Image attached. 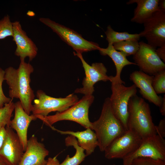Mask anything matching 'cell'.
Instances as JSON below:
<instances>
[{"instance_id":"9c48e42d","label":"cell","mask_w":165,"mask_h":165,"mask_svg":"<svg viewBox=\"0 0 165 165\" xmlns=\"http://www.w3.org/2000/svg\"><path fill=\"white\" fill-rule=\"evenodd\" d=\"M138 157H146L165 160V140L157 134L142 139L138 148L123 160V165H130Z\"/></svg>"},{"instance_id":"cb8c5ba5","label":"cell","mask_w":165,"mask_h":165,"mask_svg":"<svg viewBox=\"0 0 165 165\" xmlns=\"http://www.w3.org/2000/svg\"><path fill=\"white\" fill-rule=\"evenodd\" d=\"M14 105V103L12 101L0 108V128L7 126L10 127Z\"/></svg>"},{"instance_id":"83f0119b","label":"cell","mask_w":165,"mask_h":165,"mask_svg":"<svg viewBox=\"0 0 165 165\" xmlns=\"http://www.w3.org/2000/svg\"><path fill=\"white\" fill-rule=\"evenodd\" d=\"M5 70L0 67V108L4 106L5 104L9 103L13 99L6 97L4 94L2 89V84L4 80Z\"/></svg>"},{"instance_id":"836d02e7","label":"cell","mask_w":165,"mask_h":165,"mask_svg":"<svg viewBox=\"0 0 165 165\" xmlns=\"http://www.w3.org/2000/svg\"><path fill=\"white\" fill-rule=\"evenodd\" d=\"M159 7L160 9L165 11V0H159Z\"/></svg>"},{"instance_id":"d590c367","label":"cell","mask_w":165,"mask_h":165,"mask_svg":"<svg viewBox=\"0 0 165 165\" xmlns=\"http://www.w3.org/2000/svg\"><path fill=\"white\" fill-rule=\"evenodd\" d=\"M27 14L29 16H33L35 15V13L31 11H29L28 12Z\"/></svg>"},{"instance_id":"ffe728a7","label":"cell","mask_w":165,"mask_h":165,"mask_svg":"<svg viewBox=\"0 0 165 165\" xmlns=\"http://www.w3.org/2000/svg\"><path fill=\"white\" fill-rule=\"evenodd\" d=\"M100 54L103 56L108 55L113 61L116 69V74L115 76H110V78L120 83L125 84L121 78V74L123 68L129 65H136L134 62L128 61L123 53L116 50L113 44L108 43V47L105 48H101L99 50Z\"/></svg>"},{"instance_id":"ba28073f","label":"cell","mask_w":165,"mask_h":165,"mask_svg":"<svg viewBox=\"0 0 165 165\" xmlns=\"http://www.w3.org/2000/svg\"><path fill=\"white\" fill-rule=\"evenodd\" d=\"M142 140L135 131L128 129L107 147L104 151L105 157L108 160L123 159L138 148Z\"/></svg>"},{"instance_id":"8992f818","label":"cell","mask_w":165,"mask_h":165,"mask_svg":"<svg viewBox=\"0 0 165 165\" xmlns=\"http://www.w3.org/2000/svg\"><path fill=\"white\" fill-rule=\"evenodd\" d=\"M39 21L50 28L62 39L75 50L76 53H81L96 50L101 47L97 43L86 40L76 31L51 20L41 17Z\"/></svg>"},{"instance_id":"44dd1931","label":"cell","mask_w":165,"mask_h":165,"mask_svg":"<svg viewBox=\"0 0 165 165\" xmlns=\"http://www.w3.org/2000/svg\"><path fill=\"white\" fill-rule=\"evenodd\" d=\"M65 143L67 146H73L75 149V152L72 157L68 155L64 161L59 165H79L86 156L84 149L79 145L76 139L72 136L69 135L67 137Z\"/></svg>"},{"instance_id":"7402d4cb","label":"cell","mask_w":165,"mask_h":165,"mask_svg":"<svg viewBox=\"0 0 165 165\" xmlns=\"http://www.w3.org/2000/svg\"><path fill=\"white\" fill-rule=\"evenodd\" d=\"M106 39L108 43L112 44L120 42L134 40L138 41L140 37L139 34H130L127 32H118L114 31L111 25H108L105 32Z\"/></svg>"},{"instance_id":"5bb4252c","label":"cell","mask_w":165,"mask_h":165,"mask_svg":"<svg viewBox=\"0 0 165 165\" xmlns=\"http://www.w3.org/2000/svg\"><path fill=\"white\" fill-rule=\"evenodd\" d=\"M5 128L6 135L0 149V155L10 165H19L24 152L22 144L16 133L10 127Z\"/></svg>"},{"instance_id":"6da1fadb","label":"cell","mask_w":165,"mask_h":165,"mask_svg":"<svg viewBox=\"0 0 165 165\" xmlns=\"http://www.w3.org/2000/svg\"><path fill=\"white\" fill-rule=\"evenodd\" d=\"M18 68L12 67L5 70L4 80L9 87L10 98L19 99L25 112L30 115L32 106V102L35 95L31 88V75L34 71L33 66L24 60H20Z\"/></svg>"},{"instance_id":"2e32d148","label":"cell","mask_w":165,"mask_h":165,"mask_svg":"<svg viewBox=\"0 0 165 165\" xmlns=\"http://www.w3.org/2000/svg\"><path fill=\"white\" fill-rule=\"evenodd\" d=\"M49 151L33 135L28 140L26 150L19 165H45Z\"/></svg>"},{"instance_id":"5b68a950","label":"cell","mask_w":165,"mask_h":165,"mask_svg":"<svg viewBox=\"0 0 165 165\" xmlns=\"http://www.w3.org/2000/svg\"><path fill=\"white\" fill-rule=\"evenodd\" d=\"M110 81L112 94L109 98L112 110L127 130L128 104L130 97L136 94L137 87L134 84L127 87L111 79Z\"/></svg>"},{"instance_id":"30bf717a","label":"cell","mask_w":165,"mask_h":165,"mask_svg":"<svg viewBox=\"0 0 165 165\" xmlns=\"http://www.w3.org/2000/svg\"><path fill=\"white\" fill-rule=\"evenodd\" d=\"M139 43V49L133 59L140 70L150 75L165 70V64L158 57L154 47L143 41Z\"/></svg>"},{"instance_id":"4dcf8cb0","label":"cell","mask_w":165,"mask_h":165,"mask_svg":"<svg viewBox=\"0 0 165 165\" xmlns=\"http://www.w3.org/2000/svg\"><path fill=\"white\" fill-rule=\"evenodd\" d=\"M60 162L57 158V156L53 157H49L47 160V162L45 165H59Z\"/></svg>"},{"instance_id":"1f68e13d","label":"cell","mask_w":165,"mask_h":165,"mask_svg":"<svg viewBox=\"0 0 165 165\" xmlns=\"http://www.w3.org/2000/svg\"><path fill=\"white\" fill-rule=\"evenodd\" d=\"M6 135L5 127L0 128V149L2 145Z\"/></svg>"},{"instance_id":"8d00e7d4","label":"cell","mask_w":165,"mask_h":165,"mask_svg":"<svg viewBox=\"0 0 165 165\" xmlns=\"http://www.w3.org/2000/svg\"><path fill=\"white\" fill-rule=\"evenodd\" d=\"M112 165H115V164H113Z\"/></svg>"},{"instance_id":"d6986e66","label":"cell","mask_w":165,"mask_h":165,"mask_svg":"<svg viewBox=\"0 0 165 165\" xmlns=\"http://www.w3.org/2000/svg\"><path fill=\"white\" fill-rule=\"evenodd\" d=\"M159 0H130L127 3L129 5L136 3L133 17L131 19L132 22L143 24L156 12L159 10Z\"/></svg>"},{"instance_id":"52a82bcc","label":"cell","mask_w":165,"mask_h":165,"mask_svg":"<svg viewBox=\"0 0 165 165\" xmlns=\"http://www.w3.org/2000/svg\"><path fill=\"white\" fill-rule=\"evenodd\" d=\"M37 98L34 100L31 109L32 114L46 116L53 112H62L75 104L79 100L77 96L74 94L64 97L56 98L47 95L42 90L36 92Z\"/></svg>"},{"instance_id":"d6a6232c","label":"cell","mask_w":165,"mask_h":165,"mask_svg":"<svg viewBox=\"0 0 165 165\" xmlns=\"http://www.w3.org/2000/svg\"><path fill=\"white\" fill-rule=\"evenodd\" d=\"M160 111L162 115H165V95L163 97L162 103L160 107Z\"/></svg>"},{"instance_id":"ac0fdd59","label":"cell","mask_w":165,"mask_h":165,"mask_svg":"<svg viewBox=\"0 0 165 165\" xmlns=\"http://www.w3.org/2000/svg\"><path fill=\"white\" fill-rule=\"evenodd\" d=\"M50 127L62 134H68L75 138L79 145L85 151L86 156L92 153L96 148L98 146L96 134L90 128L86 129V130L82 131L75 132L70 130L62 131L56 129L52 126Z\"/></svg>"},{"instance_id":"4fadbf2b","label":"cell","mask_w":165,"mask_h":165,"mask_svg":"<svg viewBox=\"0 0 165 165\" xmlns=\"http://www.w3.org/2000/svg\"><path fill=\"white\" fill-rule=\"evenodd\" d=\"M13 35V40L16 45L15 55L19 57L20 60L28 57L32 61L37 56L38 48L36 44L27 35L23 30L20 21L12 22Z\"/></svg>"},{"instance_id":"e575fe53","label":"cell","mask_w":165,"mask_h":165,"mask_svg":"<svg viewBox=\"0 0 165 165\" xmlns=\"http://www.w3.org/2000/svg\"><path fill=\"white\" fill-rule=\"evenodd\" d=\"M0 165H10L7 161L0 155Z\"/></svg>"},{"instance_id":"9a60e30c","label":"cell","mask_w":165,"mask_h":165,"mask_svg":"<svg viewBox=\"0 0 165 165\" xmlns=\"http://www.w3.org/2000/svg\"><path fill=\"white\" fill-rule=\"evenodd\" d=\"M153 77L154 76L140 70L135 71L130 75V79L140 89L139 92L144 98L160 107L163 97L158 96L153 89L152 86Z\"/></svg>"},{"instance_id":"d4e9b609","label":"cell","mask_w":165,"mask_h":165,"mask_svg":"<svg viewBox=\"0 0 165 165\" xmlns=\"http://www.w3.org/2000/svg\"><path fill=\"white\" fill-rule=\"evenodd\" d=\"M13 31L12 22L8 15L0 19V39L9 36L13 37Z\"/></svg>"},{"instance_id":"f1b7e54d","label":"cell","mask_w":165,"mask_h":165,"mask_svg":"<svg viewBox=\"0 0 165 165\" xmlns=\"http://www.w3.org/2000/svg\"><path fill=\"white\" fill-rule=\"evenodd\" d=\"M157 134L164 138L165 137V119H161L158 126H155Z\"/></svg>"},{"instance_id":"8fae6325","label":"cell","mask_w":165,"mask_h":165,"mask_svg":"<svg viewBox=\"0 0 165 165\" xmlns=\"http://www.w3.org/2000/svg\"><path fill=\"white\" fill-rule=\"evenodd\" d=\"M74 54L81 60L85 75L82 81V87L76 89L75 93L93 95L94 91V85L96 82L110 81V76L107 74V68L103 63L96 62L90 65L84 60L82 54L74 53Z\"/></svg>"},{"instance_id":"3957f363","label":"cell","mask_w":165,"mask_h":165,"mask_svg":"<svg viewBox=\"0 0 165 165\" xmlns=\"http://www.w3.org/2000/svg\"><path fill=\"white\" fill-rule=\"evenodd\" d=\"M128 130H132L142 139L157 134L149 104L136 94L130 97L128 105Z\"/></svg>"},{"instance_id":"484cf974","label":"cell","mask_w":165,"mask_h":165,"mask_svg":"<svg viewBox=\"0 0 165 165\" xmlns=\"http://www.w3.org/2000/svg\"><path fill=\"white\" fill-rule=\"evenodd\" d=\"M152 86L157 94L165 93V70L158 72L154 76Z\"/></svg>"},{"instance_id":"277c9868","label":"cell","mask_w":165,"mask_h":165,"mask_svg":"<svg viewBox=\"0 0 165 165\" xmlns=\"http://www.w3.org/2000/svg\"><path fill=\"white\" fill-rule=\"evenodd\" d=\"M94 99L93 95H84L75 104L62 112L46 116L35 115L49 127L59 121L69 120L79 123L86 129H91L89 111Z\"/></svg>"},{"instance_id":"f546056e","label":"cell","mask_w":165,"mask_h":165,"mask_svg":"<svg viewBox=\"0 0 165 165\" xmlns=\"http://www.w3.org/2000/svg\"><path fill=\"white\" fill-rule=\"evenodd\" d=\"M156 54L164 63L165 62V44L156 49Z\"/></svg>"},{"instance_id":"603a6c76","label":"cell","mask_w":165,"mask_h":165,"mask_svg":"<svg viewBox=\"0 0 165 165\" xmlns=\"http://www.w3.org/2000/svg\"><path fill=\"white\" fill-rule=\"evenodd\" d=\"M115 49L123 53L126 57L135 54L139 49L138 41L129 40L123 41L113 44Z\"/></svg>"},{"instance_id":"7a4b0ae2","label":"cell","mask_w":165,"mask_h":165,"mask_svg":"<svg viewBox=\"0 0 165 165\" xmlns=\"http://www.w3.org/2000/svg\"><path fill=\"white\" fill-rule=\"evenodd\" d=\"M91 130L97 137L98 146L101 152L127 130L114 115L109 97L105 100L101 115L97 120L91 122Z\"/></svg>"},{"instance_id":"e0dca14e","label":"cell","mask_w":165,"mask_h":165,"mask_svg":"<svg viewBox=\"0 0 165 165\" xmlns=\"http://www.w3.org/2000/svg\"><path fill=\"white\" fill-rule=\"evenodd\" d=\"M14 116L11 121L10 127L16 132L22 144L24 152L28 141L27 133L31 122L37 118L33 114L29 115L24 111L20 101L14 103Z\"/></svg>"},{"instance_id":"7c38bea8","label":"cell","mask_w":165,"mask_h":165,"mask_svg":"<svg viewBox=\"0 0 165 165\" xmlns=\"http://www.w3.org/2000/svg\"><path fill=\"white\" fill-rule=\"evenodd\" d=\"M143 24L144 30L139 34L148 44L156 49L165 44V11L159 9Z\"/></svg>"},{"instance_id":"4316f807","label":"cell","mask_w":165,"mask_h":165,"mask_svg":"<svg viewBox=\"0 0 165 165\" xmlns=\"http://www.w3.org/2000/svg\"><path fill=\"white\" fill-rule=\"evenodd\" d=\"M130 165H165V160L138 157L133 160Z\"/></svg>"}]
</instances>
